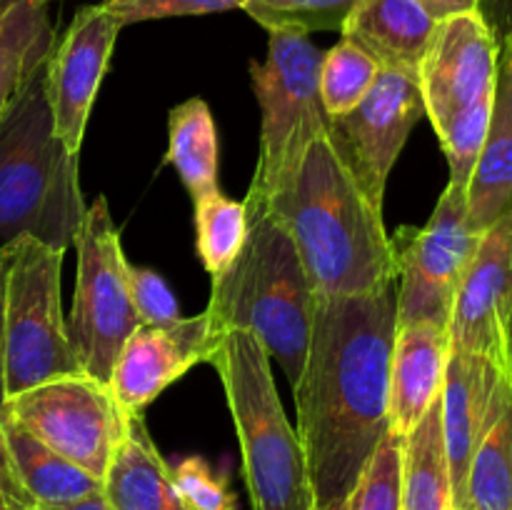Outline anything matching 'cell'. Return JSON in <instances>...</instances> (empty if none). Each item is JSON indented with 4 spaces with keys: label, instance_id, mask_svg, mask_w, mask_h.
Masks as SVG:
<instances>
[{
    "label": "cell",
    "instance_id": "6da1fadb",
    "mask_svg": "<svg viewBox=\"0 0 512 510\" xmlns=\"http://www.w3.org/2000/svg\"><path fill=\"white\" fill-rule=\"evenodd\" d=\"M395 330L398 283L365 295H318L308 358L293 388L315 510L338 508L353 495L390 430Z\"/></svg>",
    "mask_w": 512,
    "mask_h": 510
},
{
    "label": "cell",
    "instance_id": "7a4b0ae2",
    "mask_svg": "<svg viewBox=\"0 0 512 510\" xmlns=\"http://www.w3.org/2000/svg\"><path fill=\"white\" fill-rule=\"evenodd\" d=\"M263 213L288 230L320 298L378 293L398 283L383 208L370 200L330 135L308 145Z\"/></svg>",
    "mask_w": 512,
    "mask_h": 510
},
{
    "label": "cell",
    "instance_id": "3957f363",
    "mask_svg": "<svg viewBox=\"0 0 512 510\" xmlns=\"http://www.w3.org/2000/svg\"><path fill=\"white\" fill-rule=\"evenodd\" d=\"M45 65L0 110V248L28 235L65 253L85 203L78 153L55 133Z\"/></svg>",
    "mask_w": 512,
    "mask_h": 510
},
{
    "label": "cell",
    "instance_id": "277c9868",
    "mask_svg": "<svg viewBox=\"0 0 512 510\" xmlns=\"http://www.w3.org/2000/svg\"><path fill=\"white\" fill-rule=\"evenodd\" d=\"M213 280V330H245L283 368L290 388L300 380L313 335L318 293L288 230L270 213H248V238L235 263Z\"/></svg>",
    "mask_w": 512,
    "mask_h": 510
},
{
    "label": "cell",
    "instance_id": "5b68a950",
    "mask_svg": "<svg viewBox=\"0 0 512 510\" xmlns=\"http://www.w3.org/2000/svg\"><path fill=\"white\" fill-rule=\"evenodd\" d=\"M208 363L233 415L253 510H315L303 443L280 403L263 343L245 330H225Z\"/></svg>",
    "mask_w": 512,
    "mask_h": 510
},
{
    "label": "cell",
    "instance_id": "8992f818",
    "mask_svg": "<svg viewBox=\"0 0 512 510\" xmlns=\"http://www.w3.org/2000/svg\"><path fill=\"white\" fill-rule=\"evenodd\" d=\"M325 50L298 30H270L268 55L250 63L260 105V150L245 210L263 213L290 180L313 140L330 133V115L320 100Z\"/></svg>",
    "mask_w": 512,
    "mask_h": 510
},
{
    "label": "cell",
    "instance_id": "52a82bcc",
    "mask_svg": "<svg viewBox=\"0 0 512 510\" xmlns=\"http://www.w3.org/2000/svg\"><path fill=\"white\" fill-rule=\"evenodd\" d=\"M63 255L28 235L0 248L5 398L85 373L60 303Z\"/></svg>",
    "mask_w": 512,
    "mask_h": 510
},
{
    "label": "cell",
    "instance_id": "ba28073f",
    "mask_svg": "<svg viewBox=\"0 0 512 510\" xmlns=\"http://www.w3.org/2000/svg\"><path fill=\"white\" fill-rule=\"evenodd\" d=\"M73 245L78 250V280L68 315L70 343L85 375L108 383L115 358L140 318L130 298V263L103 195L85 208Z\"/></svg>",
    "mask_w": 512,
    "mask_h": 510
},
{
    "label": "cell",
    "instance_id": "9c48e42d",
    "mask_svg": "<svg viewBox=\"0 0 512 510\" xmlns=\"http://www.w3.org/2000/svg\"><path fill=\"white\" fill-rule=\"evenodd\" d=\"M5 418L103 483L130 415L108 383L65 375L5 400Z\"/></svg>",
    "mask_w": 512,
    "mask_h": 510
},
{
    "label": "cell",
    "instance_id": "30bf717a",
    "mask_svg": "<svg viewBox=\"0 0 512 510\" xmlns=\"http://www.w3.org/2000/svg\"><path fill=\"white\" fill-rule=\"evenodd\" d=\"M390 240L398 260V325L448 328L455 293L480 243L468 223L463 185L448 180L428 223L400 228Z\"/></svg>",
    "mask_w": 512,
    "mask_h": 510
},
{
    "label": "cell",
    "instance_id": "8fae6325",
    "mask_svg": "<svg viewBox=\"0 0 512 510\" xmlns=\"http://www.w3.org/2000/svg\"><path fill=\"white\" fill-rule=\"evenodd\" d=\"M423 115L418 73L380 68L368 95L350 113L330 120V140L380 208L390 170Z\"/></svg>",
    "mask_w": 512,
    "mask_h": 510
},
{
    "label": "cell",
    "instance_id": "7c38bea8",
    "mask_svg": "<svg viewBox=\"0 0 512 510\" xmlns=\"http://www.w3.org/2000/svg\"><path fill=\"white\" fill-rule=\"evenodd\" d=\"M425 115L435 133L480 108H493L498 43L483 13L438 20L418 68Z\"/></svg>",
    "mask_w": 512,
    "mask_h": 510
},
{
    "label": "cell",
    "instance_id": "4fadbf2b",
    "mask_svg": "<svg viewBox=\"0 0 512 510\" xmlns=\"http://www.w3.org/2000/svg\"><path fill=\"white\" fill-rule=\"evenodd\" d=\"M120 20L103 3L78 10L48 55V100L58 138L80 153L90 110L108 73Z\"/></svg>",
    "mask_w": 512,
    "mask_h": 510
},
{
    "label": "cell",
    "instance_id": "5bb4252c",
    "mask_svg": "<svg viewBox=\"0 0 512 510\" xmlns=\"http://www.w3.org/2000/svg\"><path fill=\"white\" fill-rule=\"evenodd\" d=\"M512 313V208L483 235L455 293L450 348L483 355L505 370V328Z\"/></svg>",
    "mask_w": 512,
    "mask_h": 510
},
{
    "label": "cell",
    "instance_id": "9a60e30c",
    "mask_svg": "<svg viewBox=\"0 0 512 510\" xmlns=\"http://www.w3.org/2000/svg\"><path fill=\"white\" fill-rule=\"evenodd\" d=\"M218 340L205 310L170 325H138L120 348L108 380L120 408L143 415L165 388L195 365L208 363Z\"/></svg>",
    "mask_w": 512,
    "mask_h": 510
},
{
    "label": "cell",
    "instance_id": "2e32d148",
    "mask_svg": "<svg viewBox=\"0 0 512 510\" xmlns=\"http://www.w3.org/2000/svg\"><path fill=\"white\" fill-rule=\"evenodd\" d=\"M503 378L505 370L493 360L450 348L443 390H440V420H443V440L455 510L470 508V463H473L475 448L485 433L493 398Z\"/></svg>",
    "mask_w": 512,
    "mask_h": 510
},
{
    "label": "cell",
    "instance_id": "e0dca14e",
    "mask_svg": "<svg viewBox=\"0 0 512 510\" xmlns=\"http://www.w3.org/2000/svg\"><path fill=\"white\" fill-rule=\"evenodd\" d=\"M450 358L443 325H398L390 355V430L408 435L440 398Z\"/></svg>",
    "mask_w": 512,
    "mask_h": 510
},
{
    "label": "cell",
    "instance_id": "ac0fdd59",
    "mask_svg": "<svg viewBox=\"0 0 512 510\" xmlns=\"http://www.w3.org/2000/svg\"><path fill=\"white\" fill-rule=\"evenodd\" d=\"M435 28L438 20L420 0H358L340 33L380 68L418 73Z\"/></svg>",
    "mask_w": 512,
    "mask_h": 510
},
{
    "label": "cell",
    "instance_id": "d6986e66",
    "mask_svg": "<svg viewBox=\"0 0 512 510\" xmlns=\"http://www.w3.org/2000/svg\"><path fill=\"white\" fill-rule=\"evenodd\" d=\"M465 198L470 228L480 235L512 208V60L500 50L493 115Z\"/></svg>",
    "mask_w": 512,
    "mask_h": 510
},
{
    "label": "cell",
    "instance_id": "ffe728a7",
    "mask_svg": "<svg viewBox=\"0 0 512 510\" xmlns=\"http://www.w3.org/2000/svg\"><path fill=\"white\" fill-rule=\"evenodd\" d=\"M103 495L110 510H185L173 468L150 438L143 415H130L103 478Z\"/></svg>",
    "mask_w": 512,
    "mask_h": 510
},
{
    "label": "cell",
    "instance_id": "44dd1931",
    "mask_svg": "<svg viewBox=\"0 0 512 510\" xmlns=\"http://www.w3.org/2000/svg\"><path fill=\"white\" fill-rule=\"evenodd\" d=\"M0 445L20 490L33 505H70L103 493L98 478L50 450L8 418L0 420Z\"/></svg>",
    "mask_w": 512,
    "mask_h": 510
},
{
    "label": "cell",
    "instance_id": "7402d4cb",
    "mask_svg": "<svg viewBox=\"0 0 512 510\" xmlns=\"http://www.w3.org/2000/svg\"><path fill=\"white\" fill-rule=\"evenodd\" d=\"M55 45L43 0H0V110L33 78Z\"/></svg>",
    "mask_w": 512,
    "mask_h": 510
},
{
    "label": "cell",
    "instance_id": "603a6c76",
    "mask_svg": "<svg viewBox=\"0 0 512 510\" xmlns=\"http://www.w3.org/2000/svg\"><path fill=\"white\" fill-rule=\"evenodd\" d=\"M165 163L173 165L193 203L220 190L218 128L205 100L190 98L170 110Z\"/></svg>",
    "mask_w": 512,
    "mask_h": 510
},
{
    "label": "cell",
    "instance_id": "cb8c5ba5",
    "mask_svg": "<svg viewBox=\"0 0 512 510\" xmlns=\"http://www.w3.org/2000/svg\"><path fill=\"white\" fill-rule=\"evenodd\" d=\"M403 510H455L440 398L403 438Z\"/></svg>",
    "mask_w": 512,
    "mask_h": 510
},
{
    "label": "cell",
    "instance_id": "d4e9b609",
    "mask_svg": "<svg viewBox=\"0 0 512 510\" xmlns=\"http://www.w3.org/2000/svg\"><path fill=\"white\" fill-rule=\"evenodd\" d=\"M475 510H512V388L503 378L468 473Z\"/></svg>",
    "mask_w": 512,
    "mask_h": 510
},
{
    "label": "cell",
    "instance_id": "484cf974",
    "mask_svg": "<svg viewBox=\"0 0 512 510\" xmlns=\"http://www.w3.org/2000/svg\"><path fill=\"white\" fill-rule=\"evenodd\" d=\"M195 230H198V255L210 278L223 275L243 250L248 238V210L235 203L223 190L203 195L193 203Z\"/></svg>",
    "mask_w": 512,
    "mask_h": 510
},
{
    "label": "cell",
    "instance_id": "4316f807",
    "mask_svg": "<svg viewBox=\"0 0 512 510\" xmlns=\"http://www.w3.org/2000/svg\"><path fill=\"white\" fill-rule=\"evenodd\" d=\"M380 65L350 40H340L325 50L320 65V100L330 120L350 113L373 88Z\"/></svg>",
    "mask_w": 512,
    "mask_h": 510
},
{
    "label": "cell",
    "instance_id": "83f0119b",
    "mask_svg": "<svg viewBox=\"0 0 512 510\" xmlns=\"http://www.w3.org/2000/svg\"><path fill=\"white\" fill-rule=\"evenodd\" d=\"M358 0H245V13L265 30H340Z\"/></svg>",
    "mask_w": 512,
    "mask_h": 510
},
{
    "label": "cell",
    "instance_id": "f1b7e54d",
    "mask_svg": "<svg viewBox=\"0 0 512 510\" xmlns=\"http://www.w3.org/2000/svg\"><path fill=\"white\" fill-rule=\"evenodd\" d=\"M348 510H403V435L385 433L350 495Z\"/></svg>",
    "mask_w": 512,
    "mask_h": 510
},
{
    "label": "cell",
    "instance_id": "f546056e",
    "mask_svg": "<svg viewBox=\"0 0 512 510\" xmlns=\"http://www.w3.org/2000/svg\"><path fill=\"white\" fill-rule=\"evenodd\" d=\"M173 480L185 510H238V495L230 490L228 475L218 473L200 455L175 463Z\"/></svg>",
    "mask_w": 512,
    "mask_h": 510
},
{
    "label": "cell",
    "instance_id": "4dcf8cb0",
    "mask_svg": "<svg viewBox=\"0 0 512 510\" xmlns=\"http://www.w3.org/2000/svg\"><path fill=\"white\" fill-rule=\"evenodd\" d=\"M120 25L145 23V20L183 18V15H210L225 10H243L245 0H98Z\"/></svg>",
    "mask_w": 512,
    "mask_h": 510
},
{
    "label": "cell",
    "instance_id": "1f68e13d",
    "mask_svg": "<svg viewBox=\"0 0 512 510\" xmlns=\"http://www.w3.org/2000/svg\"><path fill=\"white\" fill-rule=\"evenodd\" d=\"M128 283L140 325H170L183 318L175 293L155 270L143 268V265H130Z\"/></svg>",
    "mask_w": 512,
    "mask_h": 510
},
{
    "label": "cell",
    "instance_id": "d6a6232c",
    "mask_svg": "<svg viewBox=\"0 0 512 510\" xmlns=\"http://www.w3.org/2000/svg\"><path fill=\"white\" fill-rule=\"evenodd\" d=\"M480 13L493 30L500 53L512 60V0H480Z\"/></svg>",
    "mask_w": 512,
    "mask_h": 510
},
{
    "label": "cell",
    "instance_id": "836d02e7",
    "mask_svg": "<svg viewBox=\"0 0 512 510\" xmlns=\"http://www.w3.org/2000/svg\"><path fill=\"white\" fill-rule=\"evenodd\" d=\"M28 500V495L20 490L18 480H15L13 470H10L8 458L0 445V510H20V505Z\"/></svg>",
    "mask_w": 512,
    "mask_h": 510
},
{
    "label": "cell",
    "instance_id": "e575fe53",
    "mask_svg": "<svg viewBox=\"0 0 512 510\" xmlns=\"http://www.w3.org/2000/svg\"><path fill=\"white\" fill-rule=\"evenodd\" d=\"M435 20L453 18V15L475 13L480 10V0H420Z\"/></svg>",
    "mask_w": 512,
    "mask_h": 510
},
{
    "label": "cell",
    "instance_id": "d590c367",
    "mask_svg": "<svg viewBox=\"0 0 512 510\" xmlns=\"http://www.w3.org/2000/svg\"><path fill=\"white\" fill-rule=\"evenodd\" d=\"M20 510H110V505L108 500H105V495L98 493L80 500V503H70V505H33L30 500H25V503L20 505Z\"/></svg>",
    "mask_w": 512,
    "mask_h": 510
},
{
    "label": "cell",
    "instance_id": "8d00e7d4",
    "mask_svg": "<svg viewBox=\"0 0 512 510\" xmlns=\"http://www.w3.org/2000/svg\"><path fill=\"white\" fill-rule=\"evenodd\" d=\"M5 358H3V273H0V420L5 418Z\"/></svg>",
    "mask_w": 512,
    "mask_h": 510
},
{
    "label": "cell",
    "instance_id": "74e56055",
    "mask_svg": "<svg viewBox=\"0 0 512 510\" xmlns=\"http://www.w3.org/2000/svg\"><path fill=\"white\" fill-rule=\"evenodd\" d=\"M505 378L512 388V313L508 318V328H505Z\"/></svg>",
    "mask_w": 512,
    "mask_h": 510
},
{
    "label": "cell",
    "instance_id": "f35d334b",
    "mask_svg": "<svg viewBox=\"0 0 512 510\" xmlns=\"http://www.w3.org/2000/svg\"><path fill=\"white\" fill-rule=\"evenodd\" d=\"M350 500V498H348ZM348 500H345L343 505H338V508H330V510H348Z\"/></svg>",
    "mask_w": 512,
    "mask_h": 510
},
{
    "label": "cell",
    "instance_id": "ab89813d",
    "mask_svg": "<svg viewBox=\"0 0 512 510\" xmlns=\"http://www.w3.org/2000/svg\"><path fill=\"white\" fill-rule=\"evenodd\" d=\"M43 3H45V5H50V3H55V0H43Z\"/></svg>",
    "mask_w": 512,
    "mask_h": 510
},
{
    "label": "cell",
    "instance_id": "60d3db41",
    "mask_svg": "<svg viewBox=\"0 0 512 510\" xmlns=\"http://www.w3.org/2000/svg\"><path fill=\"white\" fill-rule=\"evenodd\" d=\"M463 510H475V508H463Z\"/></svg>",
    "mask_w": 512,
    "mask_h": 510
}]
</instances>
